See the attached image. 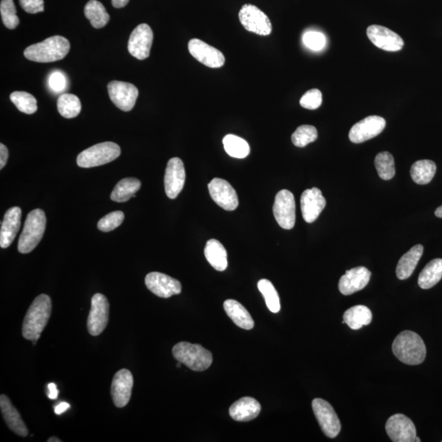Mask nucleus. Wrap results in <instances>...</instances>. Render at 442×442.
Segmentation results:
<instances>
[{
  "label": "nucleus",
  "mask_w": 442,
  "mask_h": 442,
  "mask_svg": "<svg viewBox=\"0 0 442 442\" xmlns=\"http://www.w3.org/2000/svg\"><path fill=\"white\" fill-rule=\"evenodd\" d=\"M52 302L46 294H40L35 299L26 312L22 324V336L26 340L38 341L40 334L50 318Z\"/></svg>",
  "instance_id": "f257e3e1"
},
{
  "label": "nucleus",
  "mask_w": 442,
  "mask_h": 442,
  "mask_svg": "<svg viewBox=\"0 0 442 442\" xmlns=\"http://www.w3.org/2000/svg\"><path fill=\"white\" fill-rule=\"evenodd\" d=\"M392 351L401 362L409 365H418L426 358L425 343L418 334L404 331L397 335L392 343Z\"/></svg>",
  "instance_id": "f03ea898"
},
{
  "label": "nucleus",
  "mask_w": 442,
  "mask_h": 442,
  "mask_svg": "<svg viewBox=\"0 0 442 442\" xmlns=\"http://www.w3.org/2000/svg\"><path fill=\"white\" fill-rule=\"evenodd\" d=\"M70 42L61 35H55L25 49L24 56L30 61L53 62L64 59L70 51Z\"/></svg>",
  "instance_id": "7ed1b4c3"
},
{
  "label": "nucleus",
  "mask_w": 442,
  "mask_h": 442,
  "mask_svg": "<svg viewBox=\"0 0 442 442\" xmlns=\"http://www.w3.org/2000/svg\"><path fill=\"white\" fill-rule=\"evenodd\" d=\"M172 353L178 362L184 364L194 371H204L212 364V352L199 344L178 342L173 347Z\"/></svg>",
  "instance_id": "20e7f679"
},
{
  "label": "nucleus",
  "mask_w": 442,
  "mask_h": 442,
  "mask_svg": "<svg viewBox=\"0 0 442 442\" xmlns=\"http://www.w3.org/2000/svg\"><path fill=\"white\" fill-rule=\"evenodd\" d=\"M46 227V213L42 209H35L28 214L24 230L20 236L19 252L26 254L33 252L42 241Z\"/></svg>",
  "instance_id": "39448f33"
},
{
  "label": "nucleus",
  "mask_w": 442,
  "mask_h": 442,
  "mask_svg": "<svg viewBox=\"0 0 442 442\" xmlns=\"http://www.w3.org/2000/svg\"><path fill=\"white\" fill-rule=\"evenodd\" d=\"M120 147L113 142H100L84 150L77 157V165L82 168L102 166L119 158Z\"/></svg>",
  "instance_id": "423d86ee"
},
{
  "label": "nucleus",
  "mask_w": 442,
  "mask_h": 442,
  "mask_svg": "<svg viewBox=\"0 0 442 442\" xmlns=\"http://www.w3.org/2000/svg\"><path fill=\"white\" fill-rule=\"evenodd\" d=\"M312 409L324 435L329 439L338 436L342 426L333 406L328 401L316 398L312 401Z\"/></svg>",
  "instance_id": "0eeeda50"
},
{
  "label": "nucleus",
  "mask_w": 442,
  "mask_h": 442,
  "mask_svg": "<svg viewBox=\"0 0 442 442\" xmlns=\"http://www.w3.org/2000/svg\"><path fill=\"white\" fill-rule=\"evenodd\" d=\"M277 223L284 230H292L296 222V203L291 192L283 190L277 194L273 207Z\"/></svg>",
  "instance_id": "6e6552de"
},
{
  "label": "nucleus",
  "mask_w": 442,
  "mask_h": 442,
  "mask_svg": "<svg viewBox=\"0 0 442 442\" xmlns=\"http://www.w3.org/2000/svg\"><path fill=\"white\" fill-rule=\"evenodd\" d=\"M239 21L243 28L259 35H269L272 25L269 17L252 4H245L239 11Z\"/></svg>",
  "instance_id": "1a4fd4ad"
},
{
  "label": "nucleus",
  "mask_w": 442,
  "mask_h": 442,
  "mask_svg": "<svg viewBox=\"0 0 442 442\" xmlns=\"http://www.w3.org/2000/svg\"><path fill=\"white\" fill-rule=\"evenodd\" d=\"M109 320V303L101 293L93 295L91 309L88 317V331L92 336H98L104 331Z\"/></svg>",
  "instance_id": "9d476101"
},
{
  "label": "nucleus",
  "mask_w": 442,
  "mask_h": 442,
  "mask_svg": "<svg viewBox=\"0 0 442 442\" xmlns=\"http://www.w3.org/2000/svg\"><path fill=\"white\" fill-rule=\"evenodd\" d=\"M208 190L214 202L226 211H234L239 206V198L229 182L215 178L209 183Z\"/></svg>",
  "instance_id": "9b49d317"
},
{
  "label": "nucleus",
  "mask_w": 442,
  "mask_h": 442,
  "mask_svg": "<svg viewBox=\"0 0 442 442\" xmlns=\"http://www.w3.org/2000/svg\"><path fill=\"white\" fill-rule=\"evenodd\" d=\"M154 33L147 24H140L132 31L128 42V50L138 60H145L150 55Z\"/></svg>",
  "instance_id": "f8f14e48"
},
{
  "label": "nucleus",
  "mask_w": 442,
  "mask_h": 442,
  "mask_svg": "<svg viewBox=\"0 0 442 442\" xmlns=\"http://www.w3.org/2000/svg\"><path fill=\"white\" fill-rule=\"evenodd\" d=\"M385 119L378 116H370L360 120L351 127L349 138L354 144H361L380 135L386 127Z\"/></svg>",
  "instance_id": "ddd939ff"
},
{
  "label": "nucleus",
  "mask_w": 442,
  "mask_h": 442,
  "mask_svg": "<svg viewBox=\"0 0 442 442\" xmlns=\"http://www.w3.org/2000/svg\"><path fill=\"white\" fill-rule=\"evenodd\" d=\"M385 428L388 436L394 442H414L417 437L414 423L404 414L392 415L388 418Z\"/></svg>",
  "instance_id": "4468645a"
},
{
  "label": "nucleus",
  "mask_w": 442,
  "mask_h": 442,
  "mask_svg": "<svg viewBox=\"0 0 442 442\" xmlns=\"http://www.w3.org/2000/svg\"><path fill=\"white\" fill-rule=\"evenodd\" d=\"M110 100L123 111H131L138 96L136 86L128 82L113 80L108 86Z\"/></svg>",
  "instance_id": "2eb2a0df"
},
{
  "label": "nucleus",
  "mask_w": 442,
  "mask_h": 442,
  "mask_svg": "<svg viewBox=\"0 0 442 442\" xmlns=\"http://www.w3.org/2000/svg\"><path fill=\"white\" fill-rule=\"evenodd\" d=\"M147 289L159 297L169 298L180 294L182 286L180 281L159 272H151L145 278Z\"/></svg>",
  "instance_id": "dca6fc26"
},
{
  "label": "nucleus",
  "mask_w": 442,
  "mask_h": 442,
  "mask_svg": "<svg viewBox=\"0 0 442 442\" xmlns=\"http://www.w3.org/2000/svg\"><path fill=\"white\" fill-rule=\"evenodd\" d=\"M189 51L195 59L208 68H219L225 64L224 55L216 48L203 42V40L191 39L189 42Z\"/></svg>",
  "instance_id": "f3484780"
},
{
  "label": "nucleus",
  "mask_w": 442,
  "mask_h": 442,
  "mask_svg": "<svg viewBox=\"0 0 442 442\" xmlns=\"http://www.w3.org/2000/svg\"><path fill=\"white\" fill-rule=\"evenodd\" d=\"M185 168L184 163L178 158L169 160L165 174V190L169 199H175L181 194L185 183Z\"/></svg>",
  "instance_id": "a211bd4d"
},
{
  "label": "nucleus",
  "mask_w": 442,
  "mask_h": 442,
  "mask_svg": "<svg viewBox=\"0 0 442 442\" xmlns=\"http://www.w3.org/2000/svg\"><path fill=\"white\" fill-rule=\"evenodd\" d=\"M367 35L370 42L383 50L397 52L401 50L404 46V40L399 35L382 26H369Z\"/></svg>",
  "instance_id": "6ab92c4d"
},
{
  "label": "nucleus",
  "mask_w": 442,
  "mask_h": 442,
  "mask_svg": "<svg viewBox=\"0 0 442 442\" xmlns=\"http://www.w3.org/2000/svg\"><path fill=\"white\" fill-rule=\"evenodd\" d=\"M133 385V375L129 370L123 369L115 374L111 387V395L113 403L118 408H123L131 400Z\"/></svg>",
  "instance_id": "aec40b11"
},
{
  "label": "nucleus",
  "mask_w": 442,
  "mask_h": 442,
  "mask_svg": "<svg viewBox=\"0 0 442 442\" xmlns=\"http://www.w3.org/2000/svg\"><path fill=\"white\" fill-rule=\"evenodd\" d=\"M371 272L367 268L360 266L347 270L339 280V291L345 296L354 294L364 289L368 285Z\"/></svg>",
  "instance_id": "412c9836"
},
{
  "label": "nucleus",
  "mask_w": 442,
  "mask_h": 442,
  "mask_svg": "<svg viewBox=\"0 0 442 442\" xmlns=\"http://www.w3.org/2000/svg\"><path fill=\"white\" fill-rule=\"evenodd\" d=\"M326 206V199L322 192L317 187L306 190L301 196V209L303 219L307 223H313L323 212Z\"/></svg>",
  "instance_id": "4be33fe9"
},
{
  "label": "nucleus",
  "mask_w": 442,
  "mask_h": 442,
  "mask_svg": "<svg viewBox=\"0 0 442 442\" xmlns=\"http://www.w3.org/2000/svg\"><path fill=\"white\" fill-rule=\"evenodd\" d=\"M21 220L20 208L13 207L8 210L0 230V247L7 248L12 243L20 230Z\"/></svg>",
  "instance_id": "5701e85b"
},
{
  "label": "nucleus",
  "mask_w": 442,
  "mask_h": 442,
  "mask_svg": "<svg viewBox=\"0 0 442 442\" xmlns=\"http://www.w3.org/2000/svg\"><path fill=\"white\" fill-rule=\"evenodd\" d=\"M261 406L252 397H243L236 401L230 408V415L235 421L248 422L260 414Z\"/></svg>",
  "instance_id": "b1692460"
},
{
  "label": "nucleus",
  "mask_w": 442,
  "mask_h": 442,
  "mask_svg": "<svg viewBox=\"0 0 442 442\" xmlns=\"http://www.w3.org/2000/svg\"><path fill=\"white\" fill-rule=\"evenodd\" d=\"M0 409H1L4 421L10 430L20 436L25 437L28 435V427L22 421L20 414L6 395L0 396Z\"/></svg>",
  "instance_id": "393cba45"
},
{
  "label": "nucleus",
  "mask_w": 442,
  "mask_h": 442,
  "mask_svg": "<svg viewBox=\"0 0 442 442\" xmlns=\"http://www.w3.org/2000/svg\"><path fill=\"white\" fill-rule=\"evenodd\" d=\"M423 247L421 244L415 245L409 252L400 259L396 266V276L400 280H405L412 275L419 260L423 256Z\"/></svg>",
  "instance_id": "a878e982"
},
{
  "label": "nucleus",
  "mask_w": 442,
  "mask_h": 442,
  "mask_svg": "<svg viewBox=\"0 0 442 442\" xmlns=\"http://www.w3.org/2000/svg\"><path fill=\"white\" fill-rule=\"evenodd\" d=\"M224 309L228 316L241 329L251 330L254 328V320L246 308L235 300H226L224 302Z\"/></svg>",
  "instance_id": "bb28decb"
},
{
  "label": "nucleus",
  "mask_w": 442,
  "mask_h": 442,
  "mask_svg": "<svg viewBox=\"0 0 442 442\" xmlns=\"http://www.w3.org/2000/svg\"><path fill=\"white\" fill-rule=\"evenodd\" d=\"M205 257L214 269L224 271L228 267V255L224 246L217 239L208 241L204 249Z\"/></svg>",
  "instance_id": "cd10ccee"
},
{
  "label": "nucleus",
  "mask_w": 442,
  "mask_h": 442,
  "mask_svg": "<svg viewBox=\"0 0 442 442\" xmlns=\"http://www.w3.org/2000/svg\"><path fill=\"white\" fill-rule=\"evenodd\" d=\"M371 311L365 306H355L348 309L343 315L342 324H347L351 329L358 330L372 322Z\"/></svg>",
  "instance_id": "c85d7f7f"
},
{
  "label": "nucleus",
  "mask_w": 442,
  "mask_h": 442,
  "mask_svg": "<svg viewBox=\"0 0 442 442\" xmlns=\"http://www.w3.org/2000/svg\"><path fill=\"white\" fill-rule=\"evenodd\" d=\"M442 279V259L431 261L423 268L418 276V284L422 289H430L439 284Z\"/></svg>",
  "instance_id": "c756f323"
},
{
  "label": "nucleus",
  "mask_w": 442,
  "mask_h": 442,
  "mask_svg": "<svg viewBox=\"0 0 442 442\" xmlns=\"http://www.w3.org/2000/svg\"><path fill=\"white\" fill-rule=\"evenodd\" d=\"M141 182L136 178H126L119 181L115 186L111 199L117 203H126L136 196V194L140 190Z\"/></svg>",
  "instance_id": "7c9ffc66"
},
{
  "label": "nucleus",
  "mask_w": 442,
  "mask_h": 442,
  "mask_svg": "<svg viewBox=\"0 0 442 442\" xmlns=\"http://www.w3.org/2000/svg\"><path fill=\"white\" fill-rule=\"evenodd\" d=\"M84 15L91 21L93 28L100 29L109 24L110 16L102 3L98 0H89L84 7Z\"/></svg>",
  "instance_id": "2f4dec72"
},
{
  "label": "nucleus",
  "mask_w": 442,
  "mask_h": 442,
  "mask_svg": "<svg viewBox=\"0 0 442 442\" xmlns=\"http://www.w3.org/2000/svg\"><path fill=\"white\" fill-rule=\"evenodd\" d=\"M436 172V166L431 160H421L414 163L410 169L412 180L418 185H427Z\"/></svg>",
  "instance_id": "473e14b6"
},
{
  "label": "nucleus",
  "mask_w": 442,
  "mask_h": 442,
  "mask_svg": "<svg viewBox=\"0 0 442 442\" xmlns=\"http://www.w3.org/2000/svg\"><path fill=\"white\" fill-rule=\"evenodd\" d=\"M223 145L228 154L232 158L243 159L250 154V146L243 138L234 135H227L223 138Z\"/></svg>",
  "instance_id": "72a5a7b5"
},
{
  "label": "nucleus",
  "mask_w": 442,
  "mask_h": 442,
  "mask_svg": "<svg viewBox=\"0 0 442 442\" xmlns=\"http://www.w3.org/2000/svg\"><path fill=\"white\" fill-rule=\"evenodd\" d=\"M57 110L65 118H77L82 111V104L77 96L71 93H64L57 100Z\"/></svg>",
  "instance_id": "f704fd0d"
},
{
  "label": "nucleus",
  "mask_w": 442,
  "mask_h": 442,
  "mask_svg": "<svg viewBox=\"0 0 442 442\" xmlns=\"http://www.w3.org/2000/svg\"><path fill=\"white\" fill-rule=\"evenodd\" d=\"M258 289L264 297L268 309L273 313H278L281 309L280 299L275 286L268 279H261L258 282Z\"/></svg>",
  "instance_id": "c9c22d12"
},
{
  "label": "nucleus",
  "mask_w": 442,
  "mask_h": 442,
  "mask_svg": "<svg viewBox=\"0 0 442 442\" xmlns=\"http://www.w3.org/2000/svg\"><path fill=\"white\" fill-rule=\"evenodd\" d=\"M379 177L384 181H390L396 174L395 162L393 156L388 151L378 154L374 160Z\"/></svg>",
  "instance_id": "e433bc0d"
},
{
  "label": "nucleus",
  "mask_w": 442,
  "mask_h": 442,
  "mask_svg": "<svg viewBox=\"0 0 442 442\" xmlns=\"http://www.w3.org/2000/svg\"><path fill=\"white\" fill-rule=\"evenodd\" d=\"M10 100L21 113L33 114L37 111V100L30 93L24 91L13 92L10 95Z\"/></svg>",
  "instance_id": "4c0bfd02"
},
{
  "label": "nucleus",
  "mask_w": 442,
  "mask_h": 442,
  "mask_svg": "<svg viewBox=\"0 0 442 442\" xmlns=\"http://www.w3.org/2000/svg\"><path fill=\"white\" fill-rule=\"evenodd\" d=\"M318 138V132L315 127L304 126L299 127L296 131L293 133V144L298 147H304L307 145L313 142Z\"/></svg>",
  "instance_id": "58836bf2"
},
{
  "label": "nucleus",
  "mask_w": 442,
  "mask_h": 442,
  "mask_svg": "<svg viewBox=\"0 0 442 442\" xmlns=\"http://www.w3.org/2000/svg\"><path fill=\"white\" fill-rule=\"evenodd\" d=\"M0 13L2 21L7 28L13 30L19 25L20 21L17 16V10L13 0H2L0 3Z\"/></svg>",
  "instance_id": "ea45409f"
},
{
  "label": "nucleus",
  "mask_w": 442,
  "mask_h": 442,
  "mask_svg": "<svg viewBox=\"0 0 442 442\" xmlns=\"http://www.w3.org/2000/svg\"><path fill=\"white\" fill-rule=\"evenodd\" d=\"M125 219L122 212L117 211L108 214L98 223V229L102 232H110L117 229Z\"/></svg>",
  "instance_id": "a19ab883"
},
{
  "label": "nucleus",
  "mask_w": 442,
  "mask_h": 442,
  "mask_svg": "<svg viewBox=\"0 0 442 442\" xmlns=\"http://www.w3.org/2000/svg\"><path fill=\"white\" fill-rule=\"evenodd\" d=\"M303 43L311 50L319 51L326 46L324 35L318 31H308L303 35Z\"/></svg>",
  "instance_id": "79ce46f5"
},
{
  "label": "nucleus",
  "mask_w": 442,
  "mask_h": 442,
  "mask_svg": "<svg viewBox=\"0 0 442 442\" xmlns=\"http://www.w3.org/2000/svg\"><path fill=\"white\" fill-rule=\"evenodd\" d=\"M302 108L315 110L322 104V93L319 89H312L303 95L300 100Z\"/></svg>",
  "instance_id": "37998d69"
},
{
  "label": "nucleus",
  "mask_w": 442,
  "mask_h": 442,
  "mask_svg": "<svg viewBox=\"0 0 442 442\" xmlns=\"http://www.w3.org/2000/svg\"><path fill=\"white\" fill-rule=\"evenodd\" d=\"M48 86L53 92L65 91L66 87V78L60 71H55L49 75Z\"/></svg>",
  "instance_id": "c03bdc74"
},
{
  "label": "nucleus",
  "mask_w": 442,
  "mask_h": 442,
  "mask_svg": "<svg viewBox=\"0 0 442 442\" xmlns=\"http://www.w3.org/2000/svg\"><path fill=\"white\" fill-rule=\"evenodd\" d=\"M19 3L24 10L30 15H35L44 10V0H19Z\"/></svg>",
  "instance_id": "a18cd8bd"
},
{
  "label": "nucleus",
  "mask_w": 442,
  "mask_h": 442,
  "mask_svg": "<svg viewBox=\"0 0 442 442\" xmlns=\"http://www.w3.org/2000/svg\"><path fill=\"white\" fill-rule=\"evenodd\" d=\"M8 158V151L7 147L3 144L0 145V169L6 166Z\"/></svg>",
  "instance_id": "49530a36"
},
{
  "label": "nucleus",
  "mask_w": 442,
  "mask_h": 442,
  "mask_svg": "<svg viewBox=\"0 0 442 442\" xmlns=\"http://www.w3.org/2000/svg\"><path fill=\"white\" fill-rule=\"evenodd\" d=\"M48 398L50 400H56L57 396H59V390H57V386L55 383H51L48 385Z\"/></svg>",
  "instance_id": "de8ad7c7"
},
{
  "label": "nucleus",
  "mask_w": 442,
  "mask_h": 442,
  "mask_svg": "<svg viewBox=\"0 0 442 442\" xmlns=\"http://www.w3.org/2000/svg\"><path fill=\"white\" fill-rule=\"evenodd\" d=\"M70 408V405L66 403H62L59 405H57L55 409V412L57 415H60L64 414L66 410Z\"/></svg>",
  "instance_id": "09e8293b"
},
{
  "label": "nucleus",
  "mask_w": 442,
  "mask_h": 442,
  "mask_svg": "<svg viewBox=\"0 0 442 442\" xmlns=\"http://www.w3.org/2000/svg\"><path fill=\"white\" fill-rule=\"evenodd\" d=\"M129 0H111L113 6L116 8H122L126 7Z\"/></svg>",
  "instance_id": "8fccbe9b"
},
{
  "label": "nucleus",
  "mask_w": 442,
  "mask_h": 442,
  "mask_svg": "<svg viewBox=\"0 0 442 442\" xmlns=\"http://www.w3.org/2000/svg\"><path fill=\"white\" fill-rule=\"evenodd\" d=\"M435 215L436 217L442 218V206L436 208L435 211Z\"/></svg>",
  "instance_id": "3c124183"
},
{
  "label": "nucleus",
  "mask_w": 442,
  "mask_h": 442,
  "mask_svg": "<svg viewBox=\"0 0 442 442\" xmlns=\"http://www.w3.org/2000/svg\"><path fill=\"white\" fill-rule=\"evenodd\" d=\"M48 442H62V440L57 439V437L53 436L48 439Z\"/></svg>",
  "instance_id": "603ef678"
},
{
  "label": "nucleus",
  "mask_w": 442,
  "mask_h": 442,
  "mask_svg": "<svg viewBox=\"0 0 442 442\" xmlns=\"http://www.w3.org/2000/svg\"><path fill=\"white\" fill-rule=\"evenodd\" d=\"M415 441L421 442V440L419 439L418 437H416V439H415Z\"/></svg>",
  "instance_id": "864d4df0"
}]
</instances>
